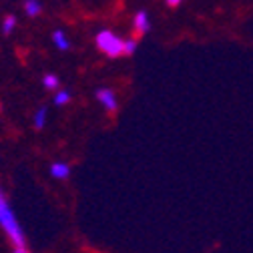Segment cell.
I'll use <instances>...</instances> for the list:
<instances>
[{
    "label": "cell",
    "mask_w": 253,
    "mask_h": 253,
    "mask_svg": "<svg viewBox=\"0 0 253 253\" xmlns=\"http://www.w3.org/2000/svg\"><path fill=\"white\" fill-rule=\"evenodd\" d=\"M0 227L8 235L14 247H24V231L16 219V213L12 211V205L8 203L2 187H0Z\"/></svg>",
    "instance_id": "1"
},
{
    "label": "cell",
    "mask_w": 253,
    "mask_h": 253,
    "mask_svg": "<svg viewBox=\"0 0 253 253\" xmlns=\"http://www.w3.org/2000/svg\"><path fill=\"white\" fill-rule=\"evenodd\" d=\"M94 44L109 58H119L125 54V41L121 37H117L113 30H101V33H97Z\"/></svg>",
    "instance_id": "2"
},
{
    "label": "cell",
    "mask_w": 253,
    "mask_h": 253,
    "mask_svg": "<svg viewBox=\"0 0 253 253\" xmlns=\"http://www.w3.org/2000/svg\"><path fill=\"white\" fill-rule=\"evenodd\" d=\"M97 101L103 105V109H107L109 113H115L117 107H119V101H117V94L111 90V88H99L97 90Z\"/></svg>",
    "instance_id": "3"
},
{
    "label": "cell",
    "mask_w": 253,
    "mask_h": 253,
    "mask_svg": "<svg viewBox=\"0 0 253 253\" xmlns=\"http://www.w3.org/2000/svg\"><path fill=\"white\" fill-rule=\"evenodd\" d=\"M133 26L137 30V35H147L151 30V20H149V14L147 10H139L135 14V20H133Z\"/></svg>",
    "instance_id": "4"
},
{
    "label": "cell",
    "mask_w": 253,
    "mask_h": 253,
    "mask_svg": "<svg viewBox=\"0 0 253 253\" xmlns=\"http://www.w3.org/2000/svg\"><path fill=\"white\" fill-rule=\"evenodd\" d=\"M50 175H52L54 179H67V177L71 175V167H69V163H62V161L52 163V165H50Z\"/></svg>",
    "instance_id": "5"
},
{
    "label": "cell",
    "mask_w": 253,
    "mask_h": 253,
    "mask_svg": "<svg viewBox=\"0 0 253 253\" xmlns=\"http://www.w3.org/2000/svg\"><path fill=\"white\" fill-rule=\"evenodd\" d=\"M52 42H54V46L58 50H69L71 48V42H69V39L65 35V30H54L52 33Z\"/></svg>",
    "instance_id": "6"
},
{
    "label": "cell",
    "mask_w": 253,
    "mask_h": 253,
    "mask_svg": "<svg viewBox=\"0 0 253 253\" xmlns=\"http://www.w3.org/2000/svg\"><path fill=\"white\" fill-rule=\"evenodd\" d=\"M41 10H42L41 0H24V12L28 16H39Z\"/></svg>",
    "instance_id": "7"
},
{
    "label": "cell",
    "mask_w": 253,
    "mask_h": 253,
    "mask_svg": "<svg viewBox=\"0 0 253 253\" xmlns=\"http://www.w3.org/2000/svg\"><path fill=\"white\" fill-rule=\"evenodd\" d=\"M46 117H48L46 109H44V107H39L37 113H35V117H33V123H35L37 129H42V126L46 125Z\"/></svg>",
    "instance_id": "8"
},
{
    "label": "cell",
    "mask_w": 253,
    "mask_h": 253,
    "mask_svg": "<svg viewBox=\"0 0 253 253\" xmlns=\"http://www.w3.org/2000/svg\"><path fill=\"white\" fill-rule=\"evenodd\" d=\"M58 77L56 75H44L42 77V86L46 88V90H56L58 88Z\"/></svg>",
    "instance_id": "9"
},
{
    "label": "cell",
    "mask_w": 253,
    "mask_h": 253,
    "mask_svg": "<svg viewBox=\"0 0 253 253\" xmlns=\"http://www.w3.org/2000/svg\"><path fill=\"white\" fill-rule=\"evenodd\" d=\"M69 103H71V92H69V90H60V92L54 94V105L65 107V105H69Z\"/></svg>",
    "instance_id": "10"
},
{
    "label": "cell",
    "mask_w": 253,
    "mask_h": 253,
    "mask_svg": "<svg viewBox=\"0 0 253 253\" xmlns=\"http://www.w3.org/2000/svg\"><path fill=\"white\" fill-rule=\"evenodd\" d=\"M14 26H16V16H6L4 20H2V33L4 35H10L12 30H14Z\"/></svg>",
    "instance_id": "11"
},
{
    "label": "cell",
    "mask_w": 253,
    "mask_h": 253,
    "mask_svg": "<svg viewBox=\"0 0 253 253\" xmlns=\"http://www.w3.org/2000/svg\"><path fill=\"white\" fill-rule=\"evenodd\" d=\"M137 39H129V41H125V56H131V54H135V50H137Z\"/></svg>",
    "instance_id": "12"
},
{
    "label": "cell",
    "mask_w": 253,
    "mask_h": 253,
    "mask_svg": "<svg viewBox=\"0 0 253 253\" xmlns=\"http://www.w3.org/2000/svg\"><path fill=\"white\" fill-rule=\"evenodd\" d=\"M165 2H167V6H169V8H177V6L183 2V0H165Z\"/></svg>",
    "instance_id": "13"
},
{
    "label": "cell",
    "mask_w": 253,
    "mask_h": 253,
    "mask_svg": "<svg viewBox=\"0 0 253 253\" xmlns=\"http://www.w3.org/2000/svg\"><path fill=\"white\" fill-rule=\"evenodd\" d=\"M14 253H28V251H26V247H16Z\"/></svg>",
    "instance_id": "14"
}]
</instances>
